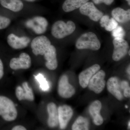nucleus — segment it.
Returning <instances> with one entry per match:
<instances>
[{
    "label": "nucleus",
    "mask_w": 130,
    "mask_h": 130,
    "mask_svg": "<svg viewBox=\"0 0 130 130\" xmlns=\"http://www.w3.org/2000/svg\"><path fill=\"white\" fill-rule=\"evenodd\" d=\"M76 47L79 50L90 49L97 51L101 48V43L94 33L89 32L84 33L77 39Z\"/></svg>",
    "instance_id": "obj_1"
},
{
    "label": "nucleus",
    "mask_w": 130,
    "mask_h": 130,
    "mask_svg": "<svg viewBox=\"0 0 130 130\" xmlns=\"http://www.w3.org/2000/svg\"><path fill=\"white\" fill-rule=\"evenodd\" d=\"M76 29V25L73 21H68L65 23L62 20H58L52 26L51 34L56 39H63L72 34Z\"/></svg>",
    "instance_id": "obj_2"
},
{
    "label": "nucleus",
    "mask_w": 130,
    "mask_h": 130,
    "mask_svg": "<svg viewBox=\"0 0 130 130\" xmlns=\"http://www.w3.org/2000/svg\"><path fill=\"white\" fill-rule=\"evenodd\" d=\"M0 116L8 121H14L18 116V111L14 102L3 96H0Z\"/></svg>",
    "instance_id": "obj_3"
},
{
    "label": "nucleus",
    "mask_w": 130,
    "mask_h": 130,
    "mask_svg": "<svg viewBox=\"0 0 130 130\" xmlns=\"http://www.w3.org/2000/svg\"><path fill=\"white\" fill-rule=\"evenodd\" d=\"M51 44V41L47 37L41 35L32 40L31 47L32 53L36 56L43 55Z\"/></svg>",
    "instance_id": "obj_4"
},
{
    "label": "nucleus",
    "mask_w": 130,
    "mask_h": 130,
    "mask_svg": "<svg viewBox=\"0 0 130 130\" xmlns=\"http://www.w3.org/2000/svg\"><path fill=\"white\" fill-rule=\"evenodd\" d=\"M113 44L114 47L113 59L115 61H119L128 53L129 44L124 39L119 38H114Z\"/></svg>",
    "instance_id": "obj_5"
},
{
    "label": "nucleus",
    "mask_w": 130,
    "mask_h": 130,
    "mask_svg": "<svg viewBox=\"0 0 130 130\" xmlns=\"http://www.w3.org/2000/svg\"><path fill=\"white\" fill-rule=\"evenodd\" d=\"M105 73L103 70H99L89 81L88 86L90 90L96 94L101 93L105 88L106 82Z\"/></svg>",
    "instance_id": "obj_6"
},
{
    "label": "nucleus",
    "mask_w": 130,
    "mask_h": 130,
    "mask_svg": "<svg viewBox=\"0 0 130 130\" xmlns=\"http://www.w3.org/2000/svg\"><path fill=\"white\" fill-rule=\"evenodd\" d=\"M26 24L36 34L41 35L46 32L48 23L46 19L44 17L37 16L27 21Z\"/></svg>",
    "instance_id": "obj_7"
},
{
    "label": "nucleus",
    "mask_w": 130,
    "mask_h": 130,
    "mask_svg": "<svg viewBox=\"0 0 130 130\" xmlns=\"http://www.w3.org/2000/svg\"><path fill=\"white\" fill-rule=\"evenodd\" d=\"M31 60L30 56L25 53L20 54L19 58H13L11 60L9 66L12 70H26L31 67Z\"/></svg>",
    "instance_id": "obj_8"
},
{
    "label": "nucleus",
    "mask_w": 130,
    "mask_h": 130,
    "mask_svg": "<svg viewBox=\"0 0 130 130\" xmlns=\"http://www.w3.org/2000/svg\"><path fill=\"white\" fill-rule=\"evenodd\" d=\"M58 93L61 97L64 98H70L75 94V89L69 83L68 78L66 75L61 76L59 80Z\"/></svg>",
    "instance_id": "obj_9"
},
{
    "label": "nucleus",
    "mask_w": 130,
    "mask_h": 130,
    "mask_svg": "<svg viewBox=\"0 0 130 130\" xmlns=\"http://www.w3.org/2000/svg\"><path fill=\"white\" fill-rule=\"evenodd\" d=\"M79 11L81 14L88 16L95 22L99 21L103 15L102 12L96 8L92 2H86L79 8Z\"/></svg>",
    "instance_id": "obj_10"
},
{
    "label": "nucleus",
    "mask_w": 130,
    "mask_h": 130,
    "mask_svg": "<svg viewBox=\"0 0 130 130\" xmlns=\"http://www.w3.org/2000/svg\"><path fill=\"white\" fill-rule=\"evenodd\" d=\"M7 42L8 45L12 48L22 49L28 46L30 42V39L28 37H19L11 33L8 36Z\"/></svg>",
    "instance_id": "obj_11"
},
{
    "label": "nucleus",
    "mask_w": 130,
    "mask_h": 130,
    "mask_svg": "<svg viewBox=\"0 0 130 130\" xmlns=\"http://www.w3.org/2000/svg\"><path fill=\"white\" fill-rule=\"evenodd\" d=\"M60 128L61 129L66 128L73 115V111L71 107L67 105L60 106L58 108Z\"/></svg>",
    "instance_id": "obj_12"
},
{
    "label": "nucleus",
    "mask_w": 130,
    "mask_h": 130,
    "mask_svg": "<svg viewBox=\"0 0 130 130\" xmlns=\"http://www.w3.org/2000/svg\"><path fill=\"white\" fill-rule=\"evenodd\" d=\"M15 94L19 101L26 100L32 101L35 100L33 91L26 82H24L22 84V87L18 86L16 87Z\"/></svg>",
    "instance_id": "obj_13"
},
{
    "label": "nucleus",
    "mask_w": 130,
    "mask_h": 130,
    "mask_svg": "<svg viewBox=\"0 0 130 130\" xmlns=\"http://www.w3.org/2000/svg\"><path fill=\"white\" fill-rule=\"evenodd\" d=\"M100 65L95 64L82 72L79 74V83L82 88H85L88 86L91 78L100 70Z\"/></svg>",
    "instance_id": "obj_14"
},
{
    "label": "nucleus",
    "mask_w": 130,
    "mask_h": 130,
    "mask_svg": "<svg viewBox=\"0 0 130 130\" xmlns=\"http://www.w3.org/2000/svg\"><path fill=\"white\" fill-rule=\"evenodd\" d=\"M43 56L46 60V67L50 70H56L58 67V62L56 49L54 46L51 44Z\"/></svg>",
    "instance_id": "obj_15"
},
{
    "label": "nucleus",
    "mask_w": 130,
    "mask_h": 130,
    "mask_svg": "<svg viewBox=\"0 0 130 130\" xmlns=\"http://www.w3.org/2000/svg\"><path fill=\"white\" fill-rule=\"evenodd\" d=\"M102 107L101 102L96 100L91 103L89 108V112L93 118L94 123L96 125H101L103 122V119L100 114Z\"/></svg>",
    "instance_id": "obj_16"
},
{
    "label": "nucleus",
    "mask_w": 130,
    "mask_h": 130,
    "mask_svg": "<svg viewBox=\"0 0 130 130\" xmlns=\"http://www.w3.org/2000/svg\"><path fill=\"white\" fill-rule=\"evenodd\" d=\"M47 111L49 116L48 125L50 128H55L59 124L58 108L54 103H50L47 105Z\"/></svg>",
    "instance_id": "obj_17"
},
{
    "label": "nucleus",
    "mask_w": 130,
    "mask_h": 130,
    "mask_svg": "<svg viewBox=\"0 0 130 130\" xmlns=\"http://www.w3.org/2000/svg\"><path fill=\"white\" fill-rule=\"evenodd\" d=\"M118 79L116 77H112L107 82V88L109 93L119 101L123 99V95L120 89Z\"/></svg>",
    "instance_id": "obj_18"
},
{
    "label": "nucleus",
    "mask_w": 130,
    "mask_h": 130,
    "mask_svg": "<svg viewBox=\"0 0 130 130\" xmlns=\"http://www.w3.org/2000/svg\"><path fill=\"white\" fill-rule=\"evenodd\" d=\"M111 14L113 18L119 23H125L130 21V9L125 11L121 8H116L112 11Z\"/></svg>",
    "instance_id": "obj_19"
},
{
    "label": "nucleus",
    "mask_w": 130,
    "mask_h": 130,
    "mask_svg": "<svg viewBox=\"0 0 130 130\" xmlns=\"http://www.w3.org/2000/svg\"><path fill=\"white\" fill-rule=\"evenodd\" d=\"M0 4L5 8L16 12L20 11L24 7L21 0H0Z\"/></svg>",
    "instance_id": "obj_20"
},
{
    "label": "nucleus",
    "mask_w": 130,
    "mask_h": 130,
    "mask_svg": "<svg viewBox=\"0 0 130 130\" xmlns=\"http://www.w3.org/2000/svg\"><path fill=\"white\" fill-rule=\"evenodd\" d=\"M89 0H66L62 5V9L66 12H72L80 8Z\"/></svg>",
    "instance_id": "obj_21"
},
{
    "label": "nucleus",
    "mask_w": 130,
    "mask_h": 130,
    "mask_svg": "<svg viewBox=\"0 0 130 130\" xmlns=\"http://www.w3.org/2000/svg\"><path fill=\"white\" fill-rule=\"evenodd\" d=\"M88 121L85 118L79 116L73 125L72 129L73 130H89Z\"/></svg>",
    "instance_id": "obj_22"
},
{
    "label": "nucleus",
    "mask_w": 130,
    "mask_h": 130,
    "mask_svg": "<svg viewBox=\"0 0 130 130\" xmlns=\"http://www.w3.org/2000/svg\"><path fill=\"white\" fill-rule=\"evenodd\" d=\"M35 78L39 82L42 90L46 91L48 90L50 86L42 74L39 73L37 76H35Z\"/></svg>",
    "instance_id": "obj_23"
},
{
    "label": "nucleus",
    "mask_w": 130,
    "mask_h": 130,
    "mask_svg": "<svg viewBox=\"0 0 130 130\" xmlns=\"http://www.w3.org/2000/svg\"><path fill=\"white\" fill-rule=\"evenodd\" d=\"M112 35L114 38H124L125 36V31L122 26L118 25L116 28L112 31Z\"/></svg>",
    "instance_id": "obj_24"
},
{
    "label": "nucleus",
    "mask_w": 130,
    "mask_h": 130,
    "mask_svg": "<svg viewBox=\"0 0 130 130\" xmlns=\"http://www.w3.org/2000/svg\"><path fill=\"white\" fill-rule=\"evenodd\" d=\"M118 25V22L113 18H111L109 19L108 23L104 28L107 31H111L116 28Z\"/></svg>",
    "instance_id": "obj_25"
},
{
    "label": "nucleus",
    "mask_w": 130,
    "mask_h": 130,
    "mask_svg": "<svg viewBox=\"0 0 130 130\" xmlns=\"http://www.w3.org/2000/svg\"><path fill=\"white\" fill-rule=\"evenodd\" d=\"M11 23V20L8 18L0 16V30L7 28Z\"/></svg>",
    "instance_id": "obj_26"
},
{
    "label": "nucleus",
    "mask_w": 130,
    "mask_h": 130,
    "mask_svg": "<svg viewBox=\"0 0 130 130\" xmlns=\"http://www.w3.org/2000/svg\"><path fill=\"white\" fill-rule=\"evenodd\" d=\"M109 19H110V18L108 15H103L100 20V25L101 27L103 28H105L108 23Z\"/></svg>",
    "instance_id": "obj_27"
},
{
    "label": "nucleus",
    "mask_w": 130,
    "mask_h": 130,
    "mask_svg": "<svg viewBox=\"0 0 130 130\" xmlns=\"http://www.w3.org/2000/svg\"><path fill=\"white\" fill-rule=\"evenodd\" d=\"M114 0H93V2L96 5L104 3L107 5H111Z\"/></svg>",
    "instance_id": "obj_28"
},
{
    "label": "nucleus",
    "mask_w": 130,
    "mask_h": 130,
    "mask_svg": "<svg viewBox=\"0 0 130 130\" xmlns=\"http://www.w3.org/2000/svg\"><path fill=\"white\" fill-rule=\"evenodd\" d=\"M4 75V67L2 61L0 59V79H1Z\"/></svg>",
    "instance_id": "obj_29"
},
{
    "label": "nucleus",
    "mask_w": 130,
    "mask_h": 130,
    "mask_svg": "<svg viewBox=\"0 0 130 130\" xmlns=\"http://www.w3.org/2000/svg\"><path fill=\"white\" fill-rule=\"evenodd\" d=\"M124 95L126 98H129L130 96V86H128L124 90Z\"/></svg>",
    "instance_id": "obj_30"
},
{
    "label": "nucleus",
    "mask_w": 130,
    "mask_h": 130,
    "mask_svg": "<svg viewBox=\"0 0 130 130\" xmlns=\"http://www.w3.org/2000/svg\"><path fill=\"white\" fill-rule=\"evenodd\" d=\"M129 83L127 81H123L121 82L120 87L123 90L129 86Z\"/></svg>",
    "instance_id": "obj_31"
},
{
    "label": "nucleus",
    "mask_w": 130,
    "mask_h": 130,
    "mask_svg": "<svg viewBox=\"0 0 130 130\" xmlns=\"http://www.w3.org/2000/svg\"><path fill=\"white\" fill-rule=\"evenodd\" d=\"M12 130H26V129L22 125H16L14 126L12 129Z\"/></svg>",
    "instance_id": "obj_32"
},
{
    "label": "nucleus",
    "mask_w": 130,
    "mask_h": 130,
    "mask_svg": "<svg viewBox=\"0 0 130 130\" xmlns=\"http://www.w3.org/2000/svg\"><path fill=\"white\" fill-rule=\"evenodd\" d=\"M130 65H129V66H128V68H127V72H128V73L129 74H130Z\"/></svg>",
    "instance_id": "obj_33"
},
{
    "label": "nucleus",
    "mask_w": 130,
    "mask_h": 130,
    "mask_svg": "<svg viewBox=\"0 0 130 130\" xmlns=\"http://www.w3.org/2000/svg\"><path fill=\"white\" fill-rule=\"evenodd\" d=\"M26 1L28 2H32L35 1L36 0H25Z\"/></svg>",
    "instance_id": "obj_34"
},
{
    "label": "nucleus",
    "mask_w": 130,
    "mask_h": 130,
    "mask_svg": "<svg viewBox=\"0 0 130 130\" xmlns=\"http://www.w3.org/2000/svg\"><path fill=\"white\" fill-rule=\"evenodd\" d=\"M128 129H130V121H129V122H128Z\"/></svg>",
    "instance_id": "obj_35"
},
{
    "label": "nucleus",
    "mask_w": 130,
    "mask_h": 130,
    "mask_svg": "<svg viewBox=\"0 0 130 130\" xmlns=\"http://www.w3.org/2000/svg\"><path fill=\"white\" fill-rule=\"evenodd\" d=\"M126 1L128 3V5H129V6L130 5V0H126Z\"/></svg>",
    "instance_id": "obj_36"
},
{
    "label": "nucleus",
    "mask_w": 130,
    "mask_h": 130,
    "mask_svg": "<svg viewBox=\"0 0 130 130\" xmlns=\"http://www.w3.org/2000/svg\"><path fill=\"white\" fill-rule=\"evenodd\" d=\"M130 50H129V51H128V54H129V55H130Z\"/></svg>",
    "instance_id": "obj_37"
},
{
    "label": "nucleus",
    "mask_w": 130,
    "mask_h": 130,
    "mask_svg": "<svg viewBox=\"0 0 130 130\" xmlns=\"http://www.w3.org/2000/svg\"><path fill=\"white\" fill-rule=\"evenodd\" d=\"M125 107H126V108H128V107H127V106H125Z\"/></svg>",
    "instance_id": "obj_38"
}]
</instances>
